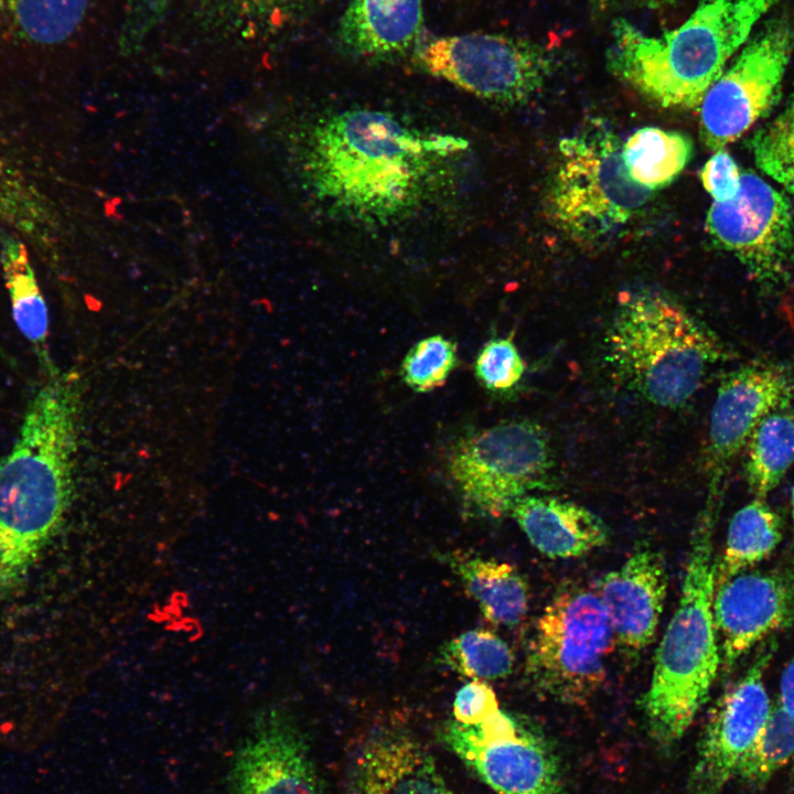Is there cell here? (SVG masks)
<instances>
[{"mask_svg":"<svg viewBox=\"0 0 794 794\" xmlns=\"http://www.w3.org/2000/svg\"><path fill=\"white\" fill-rule=\"evenodd\" d=\"M466 148L460 137L423 132L388 111L346 109L312 129L304 171L312 192L335 214L386 225L417 211L446 161Z\"/></svg>","mask_w":794,"mask_h":794,"instance_id":"obj_1","label":"cell"},{"mask_svg":"<svg viewBox=\"0 0 794 794\" xmlns=\"http://www.w3.org/2000/svg\"><path fill=\"white\" fill-rule=\"evenodd\" d=\"M79 385L73 373L47 376L0 459V602L26 578L62 525L73 491Z\"/></svg>","mask_w":794,"mask_h":794,"instance_id":"obj_2","label":"cell"},{"mask_svg":"<svg viewBox=\"0 0 794 794\" xmlns=\"http://www.w3.org/2000/svg\"><path fill=\"white\" fill-rule=\"evenodd\" d=\"M777 1L701 0L683 24L658 35L619 19L612 25L608 68L663 108H699L727 63Z\"/></svg>","mask_w":794,"mask_h":794,"instance_id":"obj_3","label":"cell"},{"mask_svg":"<svg viewBox=\"0 0 794 794\" xmlns=\"http://www.w3.org/2000/svg\"><path fill=\"white\" fill-rule=\"evenodd\" d=\"M719 513L704 507L691 534L678 605L657 647L642 697L647 731L661 747L678 742L706 702L721 664L713 618V533Z\"/></svg>","mask_w":794,"mask_h":794,"instance_id":"obj_4","label":"cell"},{"mask_svg":"<svg viewBox=\"0 0 794 794\" xmlns=\"http://www.w3.org/2000/svg\"><path fill=\"white\" fill-rule=\"evenodd\" d=\"M616 377L645 401L675 409L699 389L730 352L683 304L658 291L627 294L605 334Z\"/></svg>","mask_w":794,"mask_h":794,"instance_id":"obj_5","label":"cell"},{"mask_svg":"<svg viewBox=\"0 0 794 794\" xmlns=\"http://www.w3.org/2000/svg\"><path fill=\"white\" fill-rule=\"evenodd\" d=\"M620 137L591 121L558 143L547 186L555 226L579 244L600 243L627 224L652 198L627 174Z\"/></svg>","mask_w":794,"mask_h":794,"instance_id":"obj_6","label":"cell"},{"mask_svg":"<svg viewBox=\"0 0 794 794\" xmlns=\"http://www.w3.org/2000/svg\"><path fill=\"white\" fill-rule=\"evenodd\" d=\"M555 466L545 429L513 420L466 432L451 444L446 469L463 511L498 518L523 496L548 489Z\"/></svg>","mask_w":794,"mask_h":794,"instance_id":"obj_7","label":"cell"},{"mask_svg":"<svg viewBox=\"0 0 794 794\" xmlns=\"http://www.w3.org/2000/svg\"><path fill=\"white\" fill-rule=\"evenodd\" d=\"M614 642L596 591L564 587L535 624L526 654V678L545 696L582 704L602 685Z\"/></svg>","mask_w":794,"mask_h":794,"instance_id":"obj_8","label":"cell"},{"mask_svg":"<svg viewBox=\"0 0 794 794\" xmlns=\"http://www.w3.org/2000/svg\"><path fill=\"white\" fill-rule=\"evenodd\" d=\"M414 61L432 76L502 105L529 100L552 69L550 55L537 43L482 32L430 39L418 44Z\"/></svg>","mask_w":794,"mask_h":794,"instance_id":"obj_9","label":"cell"},{"mask_svg":"<svg viewBox=\"0 0 794 794\" xmlns=\"http://www.w3.org/2000/svg\"><path fill=\"white\" fill-rule=\"evenodd\" d=\"M794 51V23L766 22L711 85L699 106V131L710 150L745 133L776 104Z\"/></svg>","mask_w":794,"mask_h":794,"instance_id":"obj_10","label":"cell"},{"mask_svg":"<svg viewBox=\"0 0 794 794\" xmlns=\"http://www.w3.org/2000/svg\"><path fill=\"white\" fill-rule=\"evenodd\" d=\"M442 739L498 794H564L560 763L547 739L501 709L473 726L451 720Z\"/></svg>","mask_w":794,"mask_h":794,"instance_id":"obj_11","label":"cell"},{"mask_svg":"<svg viewBox=\"0 0 794 794\" xmlns=\"http://www.w3.org/2000/svg\"><path fill=\"white\" fill-rule=\"evenodd\" d=\"M793 397L794 367L786 363L758 360L721 376L701 460L705 505L720 509L730 470L751 433L768 414L791 405Z\"/></svg>","mask_w":794,"mask_h":794,"instance_id":"obj_12","label":"cell"},{"mask_svg":"<svg viewBox=\"0 0 794 794\" xmlns=\"http://www.w3.org/2000/svg\"><path fill=\"white\" fill-rule=\"evenodd\" d=\"M706 228L760 287L772 290L787 280L794 261V213L787 198L759 175L743 173L733 200L713 202Z\"/></svg>","mask_w":794,"mask_h":794,"instance_id":"obj_13","label":"cell"},{"mask_svg":"<svg viewBox=\"0 0 794 794\" xmlns=\"http://www.w3.org/2000/svg\"><path fill=\"white\" fill-rule=\"evenodd\" d=\"M773 653L772 646L763 648L717 700L699 740L687 794H721L737 777L771 711L764 673Z\"/></svg>","mask_w":794,"mask_h":794,"instance_id":"obj_14","label":"cell"},{"mask_svg":"<svg viewBox=\"0 0 794 794\" xmlns=\"http://www.w3.org/2000/svg\"><path fill=\"white\" fill-rule=\"evenodd\" d=\"M713 618L721 663L731 668L758 643L794 623V565L743 571L716 586Z\"/></svg>","mask_w":794,"mask_h":794,"instance_id":"obj_15","label":"cell"},{"mask_svg":"<svg viewBox=\"0 0 794 794\" xmlns=\"http://www.w3.org/2000/svg\"><path fill=\"white\" fill-rule=\"evenodd\" d=\"M232 794H318L305 739L290 715L260 713L239 743L229 771Z\"/></svg>","mask_w":794,"mask_h":794,"instance_id":"obj_16","label":"cell"},{"mask_svg":"<svg viewBox=\"0 0 794 794\" xmlns=\"http://www.w3.org/2000/svg\"><path fill=\"white\" fill-rule=\"evenodd\" d=\"M668 577L662 556L640 547L598 582L596 593L610 622L614 641L640 653L653 641L663 612Z\"/></svg>","mask_w":794,"mask_h":794,"instance_id":"obj_17","label":"cell"},{"mask_svg":"<svg viewBox=\"0 0 794 794\" xmlns=\"http://www.w3.org/2000/svg\"><path fill=\"white\" fill-rule=\"evenodd\" d=\"M348 794H453L428 750L410 733L383 729L361 749Z\"/></svg>","mask_w":794,"mask_h":794,"instance_id":"obj_18","label":"cell"},{"mask_svg":"<svg viewBox=\"0 0 794 794\" xmlns=\"http://www.w3.org/2000/svg\"><path fill=\"white\" fill-rule=\"evenodd\" d=\"M423 25L422 0H351L337 43L352 57L387 62L414 53Z\"/></svg>","mask_w":794,"mask_h":794,"instance_id":"obj_19","label":"cell"},{"mask_svg":"<svg viewBox=\"0 0 794 794\" xmlns=\"http://www.w3.org/2000/svg\"><path fill=\"white\" fill-rule=\"evenodd\" d=\"M509 514L529 543L550 558L580 557L609 540L607 524L569 500L528 494L514 504Z\"/></svg>","mask_w":794,"mask_h":794,"instance_id":"obj_20","label":"cell"},{"mask_svg":"<svg viewBox=\"0 0 794 794\" xmlns=\"http://www.w3.org/2000/svg\"><path fill=\"white\" fill-rule=\"evenodd\" d=\"M439 557L458 577L489 622L514 626L525 618L529 588L513 565L460 549L441 552Z\"/></svg>","mask_w":794,"mask_h":794,"instance_id":"obj_21","label":"cell"},{"mask_svg":"<svg viewBox=\"0 0 794 794\" xmlns=\"http://www.w3.org/2000/svg\"><path fill=\"white\" fill-rule=\"evenodd\" d=\"M90 0H0V47L44 53L67 43Z\"/></svg>","mask_w":794,"mask_h":794,"instance_id":"obj_22","label":"cell"},{"mask_svg":"<svg viewBox=\"0 0 794 794\" xmlns=\"http://www.w3.org/2000/svg\"><path fill=\"white\" fill-rule=\"evenodd\" d=\"M0 261L13 321L33 346L46 376L57 372L47 348V307L33 269L28 247L13 234L0 239Z\"/></svg>","mask_w":794,"mask_h":794,"instance_id":"obj_23","label":"cell"},{"mask_svg":"<svg viewBox=\"0 0 794 794\" xmlns=\"http://www.w3.org/2000/svg\"><path fill=\"white\" fill-rule=\"evenodd\" d=\"M783 537V522L765 498L754 497L732 516L725 550L716 561V586L768 558Z\"/></svg>","mask_w":794,"mask_h":794,"instance_id":"obj_24","label":"cell"},{"mask_svg":"<svg viewBox=\"0 0 794 794\" xmlns=\"http://www.w3.org/2000/svg\"><path fill=\"white\" fill-rule=\"evenodd\" d=\"M50 212L43 191L0 141V222L44 251L53 239Z\"/></svg>","mask_w":794,"mask_h":794,"instance_id":"obj_25","label":"cell"},{"mask_svg":"<svg viewBox=\"0 0 794 794\" xmlns=\"http://www.w3.org/2000/svg\"><path fill=\"white\" fill-rule=\"evenodd\" d=\"M693 152L694 144L687 135L657 127L641 128L622 144L629 176L653 192L669 185L686 168Z\"/></svg>","mask_w":794,"mask_h":794,"instance_id":"obj_26","label":"cell"},{"mask_svg":"<svg viewBox=\"0 0 794 794\" xmlns=\"http://www.w3.org/2000/svg\"><path fill=\"white\" fill-rule=\"evenodd\" d=\"M744 479L755 497L765 498L794 462V407L768 414L744 448Z\"/></svg>","mask_w":794,"mask_h":794,"instance_id":"obj_27","label":"cell"},{"mask_svg":"<svg viewBox=\"0 0 794 794\" xmlns=\"http://www.w3.org/2000/svg\"><path fill=\"white\" fill-rule=\"evenodd\" d=\"M437 662L464 677L500 679L514 667V653L497 634L485 629L461 633L440 646Z\"/></svg>","mask_w":794,"mask_h":794,"instance_id":"obj_28","label":"cell"},{"mask_svg":"<svg viewBox=\"0 0 794 794\" xmlns=\"http://www.w3.org/2000/svg\"><path fill=\"white\" fill-rule=\"evenodd\" d=\"M793 757L794 719L776 702L772 705L764 728L743 759L737 777L750 785H763Z\"/></svg>","mask_w":794,"mask_h":794,"instance_id":"obj_29","label":"cell"},{"mask_svg":"<svg viewBox=\"0 0 794 794\" xmlns=\"http://www.w3.org/2000/svg\"><path fill=\"white\" fill-rule=\"evenodd\" d=\"M758 168L794 197V90L785 107L751 139Z\"/></svg>","mask_w":794,"mask_h":794,"instance_id":"obj_30","label":"cell"},{"mask_svg":"<svg viewBox=\"0 0 794 794\" xmlns=\"http://www.w3.org/2000/svg\"><path fill=\"white\" fill-rule=\"evenodd\" d=\"M457 365V344L442 335H431L409 350L400 375L409 388L428 393L441 387Z\"/></svg>","mask_w":794,"mask_h":794,"instance_id":"obj_31","label":"cell"},{"mask_svg":"<svg viewBox=\"0 0 794 794\" xmlns=\"http://www.w3.org/2000/svg\"><path fill=\"white\" fill-rule=\"evenodd\" d=\"M525 368V362L511 335L487 341L474 362L476 379L493 393H506L515 388Z\"/></svg>","mask_w":794,"mask_h":794,"instance_id":"obj_32","label":"cell"},{"mask_svg":"<svg viewBox=\"0 0 794 794\" xmlns=\"http://www.w3.org/2000/svg\"><path fill=\"white\" fill-rule=\"evenodd\" d=\"M172 0H126L119 45L125 53L138 50L164 17Z\"/></svg>","mask_w":794,"mask_h":794,"instance_id":"obj_33","label":"cell"},{"mask_svg":"<svg viewBox=\"0 0 794 794\" xmlns=\"http://www.w3.org/2000/svg\"><path fill=\"white\" fill-rule=\"evenodd\" d=\"M740 169L723 148L713 152L699 172L706 192L716 203L733 200L741 186Z\"/></svg>","mask_w":794,"mask_h":794,"instance_id":"obj_34","label":"cell"},{"mask_svg":"<svg viewBox=\"0 0 794 794\" xmlns=\"http://www.w3.org/2000/svg\"><path fill=\"white\" fill-rule=\"evenodd\" d=\"M500 710L495 691L483 680H472L463 685L453 700L454 721L465 726L483 722Z\"/></svg>","mask_w":794,"mask_h":794,"instance_id":"obj_35","label":"cell"},{"mask_svg":"<svg viewBox=\"0 0 794 794\" xmlns=\"http://www.w3.org/2000/svg\"><path fill=\"white\" fill-rule=\"evenodd\" d=\"M777 702L794 719V655L782 672Z\"/></svg>","mask_w":794,"mask_h":794,"instance_id":"obj_36","label":"cell"},{"mask_svg":"<svg viewBox=\"0 0 794 794\" xmlns=\"http://www.w3.org/2000/svg\"><path fill=\"white\" fill-rule=\"evenodd\" d=\"M221 1V0H218ZM262 0H222L223 3L226 6H235V7H245L247 9L248 6H256V3H260Z\"/></svg>","mask_w":794,"mask_h":794,"instance_id":"obj_37","label":"cell"},{"mask_svg":"<svg viewBox=\"0 0 794 794\" xmlns=\"http://www.w3.org/2000/svg\"><path fill=\"white\" fill-rule=\"evenodd\" d=\"M791 506H792V521H793V525H794V485L792 487V493H791Z\"/></svg>","mask_w":794,"mask_h":794,"instance_id":"obj_38","label":"cell"}]
</instances>
